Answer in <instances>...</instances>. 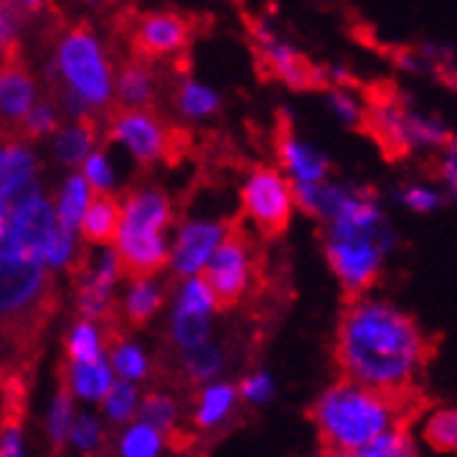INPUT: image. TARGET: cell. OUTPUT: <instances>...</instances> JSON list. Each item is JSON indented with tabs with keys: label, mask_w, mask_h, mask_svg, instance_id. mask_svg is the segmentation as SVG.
Segmentation results:
<instances>
[{
	"label": "cell",
	"mask_w": 457,
	"mask_h": 457,
	"mask_svg": "<svg viewBox=\"0 0 457 457\" xmlns=\"http://www.w3.org/2000/svg\"><path fill=\"white\" fill-rule=\"evenodd\" d=\"M336 358L353 383L378 391H413L429 349L416 319L358 294L338 321Z\"/></svg>",
	"instance_id": "cell-1"
},
{
	"label": "cell",
	"mask_w": 457,
	"mask_h": 457,
	"mask_svg": "<svg viewBox=\"0 0 457 457\" xmlns=\"http://www.w3.org/2000/svg\"><path fill=\"white\" fill-rule=\"evenodd\" d=\"M391 245L394 233L378 200L346 189L325 220V253L333 275L353 297L374 286Z\"/></svg>",
	"instance_id": "cell-2"
},
{
	"label": "cell",
	"mask_w": 457,
	"mask_h": 457,
	"mask_svg": "<svg viewBox=\"0 0 457 457\" xmlns=\"http://www.w3.org/2000/svg\"><path fill=\"white\" fill-rule=\"evenodd\" d=\"M411 396L413 391H378L344 378L316 399L311 419L328 454L355 457V452L386 427H408L405 402Z\"/></svg>",
	"instance_id": "cell-3"
},
{
	"label": "cell",
	"mask_w": 457,
	"mask_h": 457,
	"mask_svg": "<svg viewBox=\"0 0 457 457\" xmlns=\"http://www.w3.org/2000/svg\"><path fill=\"white\" fill-rule=\"evenodd\" d=\"M62 109L72 120H87L89 112L109 109L114 100V72L100 39L89 29H72L62 37L50 67Z\"/></svg>",
	"instance_id": "cell-4"
},
{
	"label": "cell",
	"mask_w": 457,
	"mask_h": 457,
	"mask_svg": "<svg viewBox=\"0 0 457 457\" xmlns=\"http://www.w3.org/2000/svg\"><path fill=\"white\" fill-rule=\"evenodd\" d=\"M172 225V203L158 189H137L120 200V225L114 233V250L122 272L130 278L155 275L167 266Z\"/></svg>",
	"instance_id": "cell-5"
},
{
	"label": "cell",
	"mask_w": 457,
	"mask_h": 457,
	"mask_svg": "<svg viewBox=\"0 0 457 457\" xmlns=\"http://www.w3.org/2000/svg\"><path fill=\"white\" fill-rule=\"evenodd\" d=\"M50 288V269L42 261L0 250V325L22 328L42 316Z\"/></svg>",
	"instance_id": "cell-6"
},
{
	"label": "cell",
	"mask_w": 457,
	"mask_h": 457,
	"mask_svg": "<svg viewBox=\"0 0 457 457\" xmlns=\"http://www.w3.org/2000/svg\"><path fill=\"white\" fill-rule=\"evenodd\" d=\"M291 180L272 167H258L241 186V213L263 236H280L294 217Z\"/></svg>",
	"instance_id": "cell-7"
},
{
	"label": "cell",
	"mask_w": 457,
	"mask_h": 457,
	"mask_svg": "<svg viewBox=\"0 0 457 457\" xmlns=\"http://www.w3.org/2000/svg\"><path fill=\"white\" fill-rule=\"evenodd\" d=\"M203 278L208 280L211 291L217 294L220 308H230L245 297L253 278V258L245 236L228 228L220 247L213 250L211 261L205 263Z\"/></svg>",
	"instance_id": "cell-8"
},
{
	"label": "cell",
	"mask_w": 457,
	"mask_h": 457,
	"mask_svg": "<svg viewBox=\"0 0 457 457\" xmlns=\"http://www.w3.org/2000/svg\"><path fill=\"white\" fill-rule=\"evenodd\" d=\"M109 139L139 164H158L170 155L172 130L147 109H125L112 120Z\"/></svg>",
	"instance_id": "cell-9"
},
{
	"label": "cell",
	"mask_w": 457,
	"mask_h": 457,
	"mask_svg": "<svg viewBox=\"0 0 457 457\" xmlns=\"http://www.w3.org/2000/svg\"><path fill=\"white\" fill-rule=\"evenodd\" d=\"M253 37L258 42V50L263 53L266 67L275 78L291 89H313V87H328V70L313 67L303 53H297L291 45L280 42L263 22H253Z\"/></svg>",
	"instance_id": "cell-10"
},
{
	"label": "cell",
	"mask_w": 457,
	"mask_h": 457,
	"mask_svg": "<svg viewBox=\"0 0 457 457\" xmlns=\"http://www.w3.org/2000/svg\"><path fill=\"white\" fill-rule=\"evenodd\" d=\"M228 225L225 222H208V220H192L186 222L167 255L170 272L178 278H189V275H203L205 263L211 261L213 250L220 247V241L225 238Z\"/></svg>",
	"instance_id": "cell-11"
},
{
	"label": "cell",
	"mask_w": 457,
	"mask_h": 457,
	"mask_svg": "<svg viewBox=\"0 0 457 457\" xmlns=\"http://www.w3.org/2000/svg\"><path fill=\"white\" fill-rule=\"evenodd\" d=\"M192 39V22L178 12H153L137 25V45L145 56H175Z\"/></svg>",
	"instance_id": "cell-12"
},
{
	"label": "cell",
	"mask_w": 457,
	"mask_h": 457,
	"mask_svg": "<svg viewBox=\"0 0 457 457\" xmlns=\"http://www.w3.org/2000/svg\"><path fill=\"white\" fill-rule=\"evenodd\" d=\"M278 158L286 175L291 178V183H319V180H328L330 175L328 155L300 142L291 130L278 133Z\"/></svg>",
	"instance_id": "cell-13"
},
{
	"label": "cell",
	"mask_w": 457,
	"mask_h": 457,
	"mask_svg": "<svg viewBox=\"0 0 457 457\" xmlns=\"http://www.w3.org/2000/svg\"><path fill=\"white\" fill-rule=\"evenodd\" d=\"M39 161L31 145L20 139H0V197H12L37 183Z\"/></svg>",
	"instance_id": "cell-14"
},
{
	"label": "cell",
	"mask_w": 457,
	"mask_h": 457,
	"mask_svg": "<svg viewBox=\"0 0 457 457\" xmlns=\"http://www.w3.org/2000/svg\"><path fill=\"white\" fill-rule=\"evenodd\" d=\"M37 84L20 64H9L0 70V122L20 125L22 117L37 103Z\"/></svg>",
	"instance_id": "cell-15"
},
{
	"label": "cell",
	"mask_w": 457,
	"mask_h": 457,
	"mask_svg": "<svg viewBox=\"0 0 457 457\" xmlns=\"http://www.w3.org/2000/svg\"><path fill=\"white\" fill-rule=\"evenodd\" d=\"M114 383V369L109 358H95V361H70L67 366V380L64 386L70 388L72 396L84 402H100L103 394Z\"/></svg>",
	"instance_id": "cell-16"
},
{
	"label": "cell",
	"mask_w": 457,
	"mask_h": 457,
	"mask_svg": "<svg viewBox=\"0 0 457 457\" xmlns=\"http://www.w3.org/2000/svg\"><path fill=\"white\" fill-rule=\"evenodd\" d=\"M117 225H120V200L112 195H95L84 211V217H80L78 238H84L92 247L112 245Z\"/></svg>",
	"instance_id": "cell-17"
},
{
	"label": "cell",
	"mask_w": 457,
	"mask_h": 457,
	"mask_svg": "<svg viewBox=\"0 0 457 457\" xmlns=\"http://www.w3.org/2000/svg\"><path fill=\"white\" fill-rule=\"evenodd\" d=\"M161 303H164V286L155 280V275H142L128 283L122 297V313L133 325H145L161 311Z\"/></svg>",
	"instance_id": "cell-18"
},
{
	"label": "cell",
	"mask_w": 457,
	"mask_h": 457,
	"mask_svg": "<svg viewBox=\"0 0 457 457\" xmlns=\"http://www.w3.org/2000/svg\"><path fill=\"white\" fill-rule=\"evenodd\" d=\"M95 150V130L89 120H70L53 130V155L64 167H80V161Z\"/></svg>",
	"instance_id": "cell-19"
},
{
	"label": "cell",
	"mask_w": 457,
	"mask_h": 457,
	"mask_svg": "<svg viewBox=\"0 0 457 457\" xmlns=\"http://www.w3.org/2000/svg\"><path fill=\"white\" fill-rule=\"evenodd\" d=\"M238 402V391L230 383H211L203 388L200 399H197V411H195V424L197 429H217L222 427Z\"/></svg>",
	"instance_id": "cell-20"
},
{
	"label": "cell",
	"mask_w": 457,
	"mask_h": 457,
	"mask_svg": "<svg viewBox=\"0 0 457 457\" xmlns=\"http://www.w3.org/2000/svg\"><path fill=\"white\" fill-rule=\"evenodd\" d=\"M92 197H95V192H92V186L87 183L84 175H80V172L67 175V180L62 183L56 200H53V211H56L59 225L78 230L80 217H84V211L92 203Z\"/></svg>",
	"instance_id": "cell-21"
},
{
	"label": "cell",
	"mask_w": 457,
	"mask_h": 457,
	"mask_svg": "<svg viewBox=\"0 0 457 457\" xmlns=\"http://www.w3.org/2000/svg\"><path fill=\"white\" fill-rule=\"evenodd\" d=\"M114 97L125 109H147L155 100V78L142 64H128L114 78Z\"/></svg>",
	"instance_id": "cell-22"
},
{
	"label": "cell",
	"mask_w": 457,
	"mask_h": 457,
	"mask_svg": "<svg viewBox=\"0 0 457 457\" xmlns=\"http://www.w3.org/2000/svg\"><path fill=\"white\" fill-rule=\"evenodd\" d=\"M167 436L142 419H130L117 438V454L122 457H158L167 446Z\"/></svg>",
	"instance_id": "cell-23"
},
{
	"label": "cell",
	"mask_w": 457,
	"mask_h": 457,
	"mask_svg": "<svg viewBox=\"0 0 457 457\" xmlns=\"http://www.w3.org/2000/svg\"><path fill=\"white\" fill-rule=\"evenodd\" d=\"M139 402H142V391L137 383L114 378L112 388L103 394L100 408H103V419L112 424H128L130 419H137L139 413Z\"/></svg>",
	"instance_id": "cell-24"
},
{
	"label": "cell",
	"mask_w": 457,
	"mask_h": 457,
	"mask_svg": "<svg viewBox=\"0 0 457 457\" xmlns=\"http://www.w3.org/2000/svg\"><path fill=\"white\" fill-rule=\"evenodd\" d=\"M175 105L186 120H208L220 112L222 100L211 87L200 84V80H183L175 95Z\"/></svg>",
	"instance_id": "cell-25"
},
{
	"label": "cell",
	"mask_w": 457,
	"mask_h": 457,
	"mask_svg": "<svg viewBox=\"0 0 457 457\" xmlns=\"http://www.w3.org/2000/svg\"><path fill=\"white\" fill-rule=\"evenodd\" d=\"M413 454H419L416 441L408 433V427L402 424L386 427L383 433H378L355 452V457H413Z\"/></svg>",
	"instance_id": "cell-26"
},
{
	"label": "cell",
	"mask_w": 457,
	"mask_h": 457,
	"mask_svg": "<svg viewBox=\"0 0 457 457\" xmlns=\"http://www.w3.org/2000/svg\"><path fill=\"white\" fill-rule=\"evenodd\" d=\"M225 369V353L222 346L203 341L192 349H183V371L189 374V380L195 383H208L213 378H220Z\"/></svg>",
	"instance_id": "cell-27"
},
{
	"label": "cell",
	"mask_w": 457,
	"mask_h": 457,
	"mask_svg": "<svg viewBox=\"0 0 457 457\" xmlns=\"http://www.w3.org/2000/svg\"><path fill=\"white\" fill-rule=\"evenodd\" d=\"M103 355H105V338H103L100 321L80 316V321H75L67 336V358L70 361H95Z\"/></svg>",
	"instance_id": "cell-28"
},
{
	"label": "cell",
	"mask_w": 457,
	"mask_h": 457,
	"mask_svg": "<svg viewBox=\"0 0 457 457\" xmlns=\"http://www.w3.org/2000/svg\"><path fill=\"white\" fill-rule=\"evenodd\" d=\"M211 336V316L208 313H195V311H180L172 308L170 316V341L180 349H192Z\"/></svg>",
	"instance_id": "cell-29"
},
{
	"label": "cell",
	"mask_w": 457,
	"mask_h": 457,
	"mask_svg": "<svg viewBox=\"0 0 457 457\" xmlns=\"http://www.w3.org/2000/svg\"><path fill=\"white\" fill-rule=\"evenodd\" d=\"M112 369H114V378H122V380H130V383H139L150 374V358L145 353V346L137 344V341H128V338H120L114 346H112Z\"/></svg>",
	"instance_id": "cell-30"
},
{
	"label": "cell",
	"mask_w": 457,
	"mask_h": 457,
	"mask_svg": "<svg viewBox=\"0 0 457 457\" xmlns=\"http://www.w3.org/2000/svg\"><path fill=\"white\" fill-rule=\"evenodd\" d=\"M172 308L213 316L220 311V303H217V294L211 291V286H208V280L203 275H189V278H183V283H180V288L175 294V305Z\"/></svg>",
	"instance_id": "cell-31"
},
{
	"label": "cell",
	"mask_w": 457,
	"mask_h": 457,
	"mask_svg": "<svg viewBox=\"0 0 457 457\" xmlns=\"http://www.w3.org/2000/svg\"><path fill=\"white\" fill-rule=\"evenodd\" d=\"M137 419L153 424L155 429H161V433L167 436V441L175 436L178 429V402L167 394H147L142 396L139 402V413Z\"/></svg>",
	"instance_id": "cell-32"
},
{
	"label": "cell",
	"mask_w": 457,
	"mask_h": 457,
	"mask_svg": "<svg viewBox=\"0 0 457 457\" xmlns=\"http://www.w3.org/2000/svg\"><path fill=\"white\" fill-rule=\"evenodd\" d=\"M67 441L80 454L100 452L103 444H105V424H103V419L95 416V413H75V419L70 424V433H67Z\"/></svg>",
	"instance_id": "cell-33"
},
{
	"label": "cell",
	"mask_w": 457,
	"mask_h": 457,
	"mask_svg": "<svg viewBox=\"0 0 457 457\" xmlns=\"http://www.w3.org/2000/svg\"><path fill=\"white\" fill-rule=\"evenodd\" d=\"M75 396L70 394V388H59L56 396L50 402V411H47V419H45V429H47V438L50 444L62 449L67 444V433H70V424L75 419Z\"/></svg>",
	"instance_id": "cell-34"
},
{
	"label": "cell",
	"mask_w": 457,
	"mask_h": 457,
	"mask_svg": "<svg viewBox=\"0 0 457 457\" xmlns=\"http://www.w3.org/2000/svg\"><path fill=\"white\" fill-rule=\"evenodd\" d=\"M78 258V230L56 225L45 245V266L50 272H59V269H70Z\"/></svg>",
	"instance_id": "cell-35"
},
{
	"label": "cell",
	"mask_w": 457,
	"mask_h": 457,
	"mask_svg": "<svg viewBox=\"0 0 457 457\" xmlns=\"http://www.w3.org/2000/svg\"><path fill=\"white\" fill-rule=\"evenodd\" d=\"M424 441L436 452H454L457 449V411L441 408L424 421Z\"/></svg>",
	"instance_id": "cell-36"
},
{
	"label": "cell",
	"mask_w": 457,
	"mask_h": 457,
	"mask_svg": "<svg viewBox=\"0 0 457 457\" xmlns=\"http://www.w3.org/2000/svg\"><path fill=\"white\" fill-rule=\"evenodd\" d=\"M80 175L87 178L95 195H112L117 189V170L103 150H89V155L80 161Z\"/></svg>",
	"instance_id": "cell-37"
},
{
	"label": "cell",
	"mask_w": 457,
	"mask_h": 457,
	"mask_svg": "<svg viewBox=\"0 0 457 457\" xmlns=\"http://www.w3.org/2000/svg\"><path fill=\"white\" fill-rule=\"evenodd\" d=\"M405 128H408L411 147H444L446 142H452L446 125L436 117L405 114Z\"/></svg>",
	"instance_id": "cell-38"
},
{
	"label": "cell",
	"mask_w": 457,
	"mask_h": 457,
	"mask_svg": "<svg viewBox=\"0 0 457 457\" xmlns=\"http://www.w3.org/2000/svg\"><path fill=\"white\" fill-rule=\"evenodd\" d=\"M59 105L53 100H37L29 114L22 117L20 128L29 133L31 139H42V137H53V130L59 128Z\"/></svg>",
	"instance_id": "cell-39"
},
{
	"label": "cell",
	"mask_w": 457,
	"mask_h": 457,
	"mask_svg": "<svg viewBox=\"0 0 457 457\" xmlns=\"http://www.w3.org/2000/svg\"><path fill=\"white\" fill-rule=\"evenodd\" d=\"M112 303H114V294L112 291H103V288H95L89 283L80 280L78 283V313L84 319H95V321H103L112 311Z\"/></svg>",
	"instance_id": "cell-40"
},
{
	"label": "cell",
	"mask_w": 457,
	"mask_h": 457,
	"mask_svg": "<svg viewBox=\"0 0 457 457\" xmlns=\"http://www.w3.org/2000/svg\"><path fill=\"white\" fill-rule=\"evenodd\" d=\"M328 103H330V112L344 122V125H349V128H361L363 125V105L355 100V95H349V92H344L341 87H336L333 84V89H328Z\"/></svg>",
	"instance_id": "cell-41"
},
{
	"label": "cell",
	"mask_w": 457,
	"mask_h": 457,
	"mask_svg": "<svg viewBox=\"0 0 457 457\" xmlns=\"http://www.w3.org/2000/svg\"><path fill=\"white\" fill-rule=\"evenodd\" d=\"M236 391L241 399H247L250 405H266V402L275 399V380L269 371H255L250 378L241 380V386Z\"/></svg>",
	"instance_id": "cell-42"
},
{
	"label": "cell",
	"mask_w": 457,
	"mask_h": 457,
	"mask_svg": "<svg viewBox=\"0 0 457 457\" xmlns=\"http://www.w3.org/2000/svg\"><path fill=\"white\" fill-rule=\"evenodd\" d=\"M22 31V9L17 0H0V50L17 45Z\"/></svg>",
	"instance_id": "cell-43"
},
{
	"label": "cell",
	"mask_w": 457,
	"mask_h": 457,
	"mask_svg": "<svg viewBox=\"0 0 457 457\" xmlns=\"http://www.w3.org/2000/svg\"><path fill=\"white\" fill-rule=\"evenodd\" d=\"M402 203L405 208H411L413 213H429L441 208V195L436 189H429V186H411V189L402 192Z\"/></svg>",
	"instance_id": "cell-44"
},
{
	"label": "cell",
	"mask_w": 457,
	"mask_h": 457,
	"mask_svg": "<svg viewBox=\"0 0 457 457\" xmlns=\"http://www.w3.org/2000/svg\"><path fill=\"white\" fill-rule=\"evenodd\" d=\"M25 454V436L17 419H6L0 424V457H22Z\"/></svg>",
	"instance_id": "cell-45"
},
{
	"label": "cell",
	"mask_w": 457,
	"mask_h": 457,
	"mask_svg": "<svg viewBox=\"0 0 457 457\" xmlns=\"http://www.w3.org/2000/svg\"><path fill=\"white\" fill-rule=\"evenodd\" d=\"M441 180H446L449 195L454 197V189H457V153H454V142H446V155L441 158Z\"/></svg>",
	"instance_id": "cell-46"
},
{
	"label": "cell",
	"mask_w": 457,
	"mask_h": 457,
	"mask_svg": "<svg viewBox=\"0 0 457 457\" xmlns=\"http://www.w3.org/2000/svg\"><path fill=\"white\" fill-rule=\"evenodd\" d=\"M45 4H47V0H17V6H20L22 12H31V14L39 12Z\"/></svg>",
	"instance_id": "cell-47"
},
{
	"label": "cell",
	"mask_w": 457,
	"mask_h": 457,
	"mask_svg": "<svg viewBox=\"0 0 457 457\" xmlns=\"http://www.w3.org/2000/svg\"><path fill=\"white\" fill-rule=\"evenodd\" d=\"M84 4H89V6H103V4H109V0H84Z\"/></svg>",
	"instance_id": "cell-48"
}]
</instances>
